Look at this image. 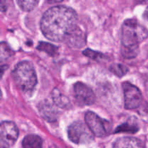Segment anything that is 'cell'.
<instances>
[{
  "label": "cell",
  "mask_w": 148,
  "mask_h": 148,
  "mask_svg": "<svg viewBox=\"0 0 148 148\" xmlns=\"http://www.w3.org/2000/svg\"><path fill=\"white\" fill-rule=\"evenodd\" d=\"M76 12L65 6H55L45 12L40 20V30L46 38L53 41L64 40L77 27Z\"/></svg>",
  "instance_id": "6da1fadb"
},
{
  "label": "cell",
  "mask_w": 148,
  "mask_h": 148,
  "mask_svg": "<svg viewBox=\"0 0 148 148\" xmlns=\"http://www.w3.org/2000/svg\"><path fill=\"white\" fill-rule=\"evenodd\" d=\"M148 37V30L136 19L124 21L121 27V46L137 47Z\"/></svg>",
  "instance_id": "7a4b0ae2"
},
{
  "label": "cell",
  "mask_w": 148,
  "mask_h": 148,
  "mask_svg": "<svg viewBox=\"0 0 148 148\" xmlns=\"http://www.w3.org/2000/svg\"><path fill=\"white\" fill-rule=\"evenodd\" d=\"M12 75L17 86L25 92L33 91L37 84L34 66L28 61L19 62L14 66Z\"/></svg>",
  "instance_id": "3957f363"
},
{
  "label": "cell",
  "mask_w": 148,
  "mask_h": 148,
  "mask_svg": "<svg viewBox=\"0 0 148 148\" xmlns=\"http://www.w3.org/2000/svg\"><path fill=\"white\" fill-rule=\"evenodd\" d=\"M93 135L89 127L80 121H75L68 129L69 140L76 144H87L93 140Z\"/></svg>",
  "instance_id": "277c9868"
},
{
  "label": "cell",
  "mask_w": 148,
  "mask_h": 148,
  "mask_svg": "<svg viewBox=\"0 0 148 148\" xmlns=\"http://www.w3.org/2000/svg\"><path fill=\"white\" fill-rule=\"evenodd\" d=\"M85 122L92 134L96 137H104L106 135L109 130V122L103 119L92 111H88L86 113Z\"/></svg>",
  "instance_id": "5b68a950"
},
{
  "label": "cell",
  "mask_w": 148,
  "mask_h": 148,
  "mask_svg": "<svg viewBox=\"0 0 148 148\" xmlns=\"http://www.w3.org/2000/svg\"><path fill=\"white\" fill-rule=\"evenodd\" d=\"M122 87L125 108L127 109H134L138 108L143 100V95L140 90L128 82H124Z\"/></svg>",
  "instance_id": "8992f818"
},
{
  "label": "cell",
  "mask_w": 148,
  "mask_h": 148,
  "mask_svg": "<svg viewBox=\"0 0 148 148\" xmlns=\"http://www.w3.org/2000/svg\"><path fill=\"white\" fill-rule=\"evenodd\" d=\"M74 95L77 103L82 106L92 105L96 100L92 89L82 82H77L75 85Z\"/></svg>",
  "instance_id": "52a82bcc"
},
{
  "label": "cell",
  "mask_w": 148,
  "mask_h": 148,
  "mask_svg": "<svg viewBox=\"0 0 148 148\" xmlns=\"http://www.w3.org/2000/svg\"><path fill=\"white\" fill-rule=\"evenodd\" d=\"M1 147H10L15 143L19 132L15 124L12 121H3L0 127Z\"/></svg>",
  "instance_id": "ba28073f"
},
{
  "label": "cell",
  "mask_w": 148,
  "mask_h": 148,
  "mask_svg": "<svg viewBox=\"0 0 148 148\" xmlns=\"http://www.w3.org/2000/svg\"><path fill=\"white\" fill-rule=\"evenodd\" d=\"M64 41L71 47L79 49L83 47L86 44V36L77 26L68 35Z\"/></svg>",
  "instance_id": "9c48e42d"
},
{
  "label": "cell",
  "mask_w": 148,
  "mask_h": 148,
  "mask_svg": "<svg viewBox=\"0 0 148 148\" xmlns=\"http://www.w3.org/2000/svg\"><path fill=\"white\" fill-rule=\"evenodd\" d=\"M112 148H147L142 140L134 137H121L113 145Z\"/></svg>",
  "instance_id": "30bf717a"
},
{
  "label": "cell",
  "mask_w": 148,
  "mask_h": 148,
  "mask_svg": "<svg viewBox=\"0 0 148 148\" xmlns=\"http://www.w3.org/2000/svg\"><path fill=\"white\" fill-rule=\"evenodd\" d=\"M39 111L44 119L48 121H54L57 118V111L49 101H44L39 105Z\"/></svg>",
  "instance_id": "8fae6325"
},
{
  "label": "cell",
  "mask_w": 148,
  "mask_h": 148,
  "mask_svg": "<svg viewBox=\"0 0 148 148\" xmlns=\"http://www.w3.org/2000/svg\"><path fill=\"white\" fill-rule=\"evenodd\" d=\"M42 147L43 140L39 136L36 134H29L23 139V148H42Z\"/></svg>",
  "instance_id": "7c38bea8"
},
{
  "label": "cell",
  "mask_w": 148,
  "mask_h": 148,
  "mask_svg": "<svg viewBox=\"0 0 148 148\" xmlns=\"http://www.w3.org/2000/svg\"><path fill=\"white\" fill-rule=\"evenodd\" d=\"M53 101L59 108H66L69 105V101L66 97L62 95L59 90L55 92V90L53 92Z\"/></svg>",
  "instance_id": "4fadbf2b"
},
{
  "label": "cell",
  "mask_w": 148,
  "mask_h": 148,
  "mask_svg": "<svg viewBox=\"0 0 148 148\" xmlns=\"http://www.w3.org/2000/svg\"><path fill=\"white\" fill-rule=\"evenodd\" d=\"M109 70L119 77L124 76L129 71L127 66L123 64H114L111 65V66L109 67Z\"/></svg>",
  "instance_id": "5bb4252c"
},
{
  "label": "cell",
  "mask_w": 148,
  "mask_h": 148,
  "mask_svg": "<svg viewBox=\"0 0 148 148\" xmlns=\"http://www.w3.org/2000/svg\"><path fill=\"white\" fill-rule=\"evenodd\" d=\"M37 48L38 50L42 51H45L48 54L50 55V56H55L57 53L58 48L49 43L40 42V43H39Z\"/></svg>",
  "instance_id": "9a60e30c"
},
{
  "label": "cell",
  "mask_w": 148,
  "mask_h": 148,
  "mask_svg": "<svg viewBox=\"0 0 148 148\" xmlns=\"http://www.w3.org/2000/svg\"><path fill=\"white\" fill-rule=\"evenodd\" d=\"M139 53V46L127 47L121 46V54L126 59H132L136 57Z\"/></svg>",
  "instance_id": "2e32d148"
},
{
  "label": "cell",
  "mask_w": 148,
  "mask_h": 148,
  "mask_svg": "<svg viewBox=\"0 0 148 148\" xmlns=\"http://www.w3.org/2000/svg\"><path fill=\"white\" fill-rule=\"evenodd\" d=\"M139 130V127L135 124H130V123H126L118 127V128L116 130V132H130V133H135Z\"/></svg>",
  "instance_id": "e0dca14e"
},
{
  "label": "cell",
  "mask_w": 148,
  "mask_h": 148,
  "mask_svg": "<svg viewBox=\"0 0 148 148\" xmlns=\"http://www.w3.org/2000/svg\"><path fill=\"white\" fill-rule=\"evenodd\" d=\"M17 4L24 11H31L35 8L38 1H17Z\"/></svg>",
  "instance_id": "ac0fdd59"
},
{
  "label": "cell",
  "mask_w": 148,
  "mask_h": 148,
  "mask_svg": "<svg viewBox=\"0 0 148 148\" xmlns=\"http://www.w3.org/2000/svg\"><path fill=\"white\" fill-rule=\"evenodd\" d=\"M85 56H88V57L91 58V59H98L100 58V56H101V53H98L96 51H94L90 50V49H87V50L84 51L83 52Z\"/></svg>",
  "instance_id": "d6986e66"
},
{
  "label": "cell",
  "mask_w": 148,
  "mask_h": 148,
  "mask_svg": "<svg viewBox=\"0 0 148 148\" xmlns=\"http://www.w3.org/2000/svg\"><path fill=\"white\" fill-rule=\"evenodd\" d=\"M144 17H145V20L148 22V7H147V9H146L145 12Z\"/></svg>",
  "instance_id": "ffe728a7"
},
{
  "label": "cell",
  "mask_w": 148,
  "mask_h": 148,
  "mask_svg": "<svg viewBox=\"0 0 148 148\" xmlns=\"http://www.w3.org/2000/svg\"><path fill=\"white\" fill-rule=\"evenodd\" d=\"M145 87L148 90V75L146 76V78H145Z\"/></svg>",
  "instance_id": "44dd1931"
}]
</instances>
